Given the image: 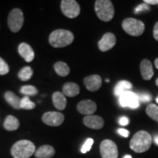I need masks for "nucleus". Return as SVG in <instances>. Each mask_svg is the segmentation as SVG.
<instances>
[{
  "instance_id": "1",
  "label": "nucleus",
  "mask_w": 158,
  "mask_h": 158,
  "mask_svg": "<svg viewBox=\"0 0 158 158\" xmlns=\"http://www.w3.org/2000/svg\"><path fill=\"white\" fill-rule=\"evenodd\" d=\"M152 138L150 134L147 131L141 130L136 133L132 138L130 143V147L135 152H145L151 147Z\"/></svg>"
},
{
  "instance_id": "2",
  "label": "nucleus",
  "mask_w": 158,
  "mask_h": 158,
  "mask_svg": "<svg viewBox=\"0 0 158 158\" xmlns=\"http://www.w3.org/2000/svg\"><path fill=\"white\" fill-rule=\"evenodd\" d=\"M74 35L70 31L66 29H56L51 33L48 41L54 48H63L73 42Z\"/></svg>"
},
{
  "instance_id": "3",
  "label": "nucleus",
  "mask_w": 158,
  "mask_h": 158,
  "mask_svg": "<svg viewBox=\"0 0 158 158\" xmlns=\"http://www.w3.org/2000/svg\"><path fill=\"white\" fill-rule=\"evenodd\" d=\"M10 152L14 158H29L35 153V146L28 140H21L12 147Z\"/></svg>"
},
{
  "instance_id": "4",
  "label": "nucleus",
  "mask_w": 158,
  "mask_h": 158,
  "mask_svg": "<svg viewBox=\"0 0 158 158\" xmlns=\"http://www.w3.org/2000/svg\"><path fill=\"white\" fill-rule=\"evenodd\" d=\"M94 10L99 19L106 22L111 21L115 13L113 4L109 0H97Z\"/></svg>"
},
{
  "instance_id": "5",
  "label": "nucleus",
  "mask_w": 158,
  "mask_h": 158,
  "mask_svg": "<svg viewBox=\"0 0 158 158\" xmlns=\"http://www.w3.org/2000/svg\"><path fill=\"white\" fill-rule=\"evenodd\" d=\"M122 29L126 33L131 36H140L145 30V25L139 20L128 18L124 19L122 22Z\"/></svg>"
},
{
  "instance_id": "6",
  "label": "nucleus",
  "mask_w": 158,
  "mask_h": 158,
  "mask_svg": "<svg viewBox=\"0 0 158 158\" xmlns=\"http://www.w3.org/2000/svg\"><path fill=\"white\" fill-rule=\"evenodd\" d=\"M23 12L19 8L12 10L7 19V24L13 32H18L22 27L23 23Z\"/></svg>"
},
{
  "instance_id": "7",
  "label": "nucleus",
  "mask_w": 158,
  "mask_h": 158,
  "mask_svg": "<svg viewBox=\"0 0 158 158\" xmlns=\"http://www.w3.org/2000/svg\"><path fill=\"white\" fill-rule=\"evenodd\" d=\"M61 10L63 14L70 19L78 17L81 12L80 6L75 0H62L61 2Z\"/></svg>"
},
{
  "instance_id": "8",
  "label": "nucleus",
  "mask_w": 158,
  "mask_h": 158,
  "mask_svg": "<svg viewBox=\"0 0 158 158\" xmlns=\"http://www.w3.org/2000/svg\"><path fill=\"white\" fill-rule=\"evenodd\" d=\"M100 154L102 158H117L118 149L113 141L106 139L102 141L100 146Z\"/></svg>"
},
{
  "instance_id": "9",
  "label": "nucleus",
  "mask_w": 158,
  "mask_h": 158,
  "mask_svg": "<svg viewBox=\"0 0 158 158\" xmlns=\"http://www.w3.org/2000/svg\"><path fill=\"white\" fill-rule=\"evenodd\" d=\"M42 120L47 125L51 126V127H57L63 123L64 120V116L59 112L49 111L43 114Z\"/></svg>"
},
{
  "instance_id": "10",
  "label": "nucleus",
  "mask_w": 158,
  "mask_h": 158,
  "mask_svg": "<svg viewBox=\"0 0 158 158\" xmlns=\"http://www.w3.org/2000/svg\"><path fill=\"white\" fill-rule=\"evenodd\" d=\"M119 103L122 107L137 108L139 107V100L137 94L132 92H126L119 96Z\"/></svg>"
},
{
  "instance_id": "11",
  "label": "nucleus",
  "mask_w": 158,
  "mask_h": 158,
  "mask_svg": "<svg viewBox=\"0 0 158 158\" xmlns=\"http://www.w3.org/2000/svg\"><path fill=\"white\" fill-rule=\"evenodd\" d=\"M116 38L115 35L111 32L106 33L98 43V48L102 52L111 49L116 45Z\"/></svg>"
},
{
  "instance_id": "12",
  "label": "nucleus",
  "mask_w": 158,
  "mask_h": 158,
  "mask_svg": "<svg viewBox=\"0 0 158 158\" xmlns=\"http://www.w3.org/2000/svg\"><path fill=\"white\" fill-rule=\"evenodd\" d=\"M84 124L85 126L91 129L100 130L103 127L104 120L103 118L99 116L96 115H89L86 116L84 118Z\"/></svg>"
},
{
  "instance_id": "13",
  "label": "nucleus",
  "mask_w": 158,
  "mask_h": 158,
  "mask_svg": "<svg viewBox=\"0 0 158 158\" xmlns=\"http://www.w3.org/2000/svg\"><path fill=\"white\" fill-rule=\"evenodd\" d=\"M84 83L86 88L90 92H96L102 86L101 77L98 75H92L86 77L84 80Z\"/></svg>"
},
{
  "instance_id": "14",
  "label": "nucleus",
  "mask_w": 158,
  "mask_h": 158,
  "mask_svg": "<svg viewBox=\"0 0 158 158\" xmlns=\"http://www.w3.org/2000/svg\"><path fill=\"white\" fill-rule=\"evenodd\" d=\"M79 113L89 116L93 114L97 110V105L94 102L90 100H85L79 102L77 106Z\"/></svg>"
},
{
  "instance_id": "15",
  "label": "nucleus",
  "mask_w": 158,
  "mask_h": 158,
  "mask_svg": "<svg viewBox=\"0 0 158 158\" xmlns=\"http://www.w3.org/2000/svg\"><path fill=\"white\" fill-rule=\"evenodd\" d=\"M19 53L22 58L27 62H32L35 59V52L31 47L26 43H22L19 46Z\"/></svg>"
},
{
  "instance_id": "16",
  "label": "nucleus",
  "mask_w": 158,
  "mask_h": 158,
  "mask_svg": "<svg viewBox=\"0 0 158 158\" xmlns=\"http://www.w3.org/2000/svg\"><path fill=\"white\" fill-rule=\"evenodd\" d=\"M140 70H141V76L144 80L149 81L154 76V70L152 62L148 59L142 60L140 64Z\"/></svg>"
},
{
  "instance_id": "17",
  "label": "nucleus",
  "mask_w": 158,
  "mask_h": 158,
  "mask_svg": "<svg viewBox=\"0 0 158 158\" xmlns=\"http://www.w3.org/2000/svg\"><path fill=\"white\" fill-rule=\"evenodd\" d=\"M55 155V149L50 145H43L35 151V155L37 158H51Z\"/></svg>"
},
{
  "instance_id": "18",
  "label": "nucleus",
  "mask_w": 158,
  "mask_h": 158,
  "mask_svg": "<svg viewBox=\"0 0 158 158\" xmlns=\"http://www.w3.org/2000/svg\"><path fill=\"white\" fill-rule=\"evenodd\" d=\"M52 100L54 106L56 109L62 110L66 108L67 100L62 92H55L52 95Z\"/></svg>"
},
{
  "instance_id": "19",
  "label": "nucleus",
  "mask_w": 158,
  "mask_h": 158,
  "mask_svg": "<svg viewBox=\"0 0 158 158\" xmlns=\"http://www.w3.org/2000/svg\"><path fill=\"white\" fill-rule=\"evenodd\" d=\"M62 91L63 94L64 95L73 98V97H76L79 94V92H80V87H79V86L77 84H75V83L73 82H69L66 83L63 86Z\"/></svg>"
},
{
  "instance_id": "20",
  "label": "nucleus",
  "mask_w": 158,
  "mask_h": 158,
  "mask_svg": "<svg viewBox=\"0 0 158 158\" xmlns=\"http://www.w3.org/2000/svg\"><path fill=\"white\" fill-rule=\"evenodd\" d=\"M133 88V85L127 81H120L116 84L114 88V94L116 96L119 97L126 92H130V90Z\"/></svg>"
},
{
  "instance_id": "21",
  "label": "nucleus",
  "mask_w": 158,
  "mask_h": 158,
  "mask_svg": "<svg viewBox=\"0 0 158 158\" xmlns=\"http://www.w3.org/2000/svg\"><path fill=\"white\" fill-rule=\"evenodd\" d=\"M20 126L19 121L17 118L14 116L9 115L6 117L5 122H4V127L5 130L8 131H14L19 129Z\"/></svg>"
},
{
  "instance_id": "22",
  "label": "nucleus",
  "mask_w": 158,
  "mask_h": 158,
  "mask_svg": "<svg viewBox=\"0 0 158 158\" xmlns=\"http://www.w3.org/2000/svg\"><path fill=\"white\" fill-rule=\"evenodd\" d=\"M5 98L7 102L13 108L15 109H20V103H21V99L18 97L13 92L8 91L5 94Z\"/></svg>"
},
{
  "instance_id": "23",
  "label": "nucleus",
  "mask_w": 158,
  "mask_h": 158,
  "mask_svg": "<svg viewBox=\"0 0 158 158\" xmlns=\"http://www.w3.org/2000/svg\"><path fill=\"white\" fill-rule=\"evenodd\" d=\"M54 70L59 76L64 77L70 73V68L64 62H57L54 64Z\"/></svg>"
},
{
  "instance_id": "24",
  "label": "nucleus",
  "mask_w": 158,
  "mask_h": 158,
  "mask_svg": "<svg viewBox=\"0 0 158 158\" xmlns=\"http://www.w3.org/2000/svg\"><path fill=\"white\" fill-rule=\"evenodd\" d=\"M33 75V70L30 67L27 66L24 67L21 69V70L19 72V74H18V77L20 80L23 81H29V79L31 78Z\"/></svg>"
},
{
  "instance_id": "25",
  "label": "nucleus",
  "mask_w": 158,
  "mask_h": 158,
  "mask_svg": "<svg viewBox=\"0 0 158 158\" xmlns=\"http://www.w3.org/2000/svg\"><path fill=\"white\" fill-rule=\"evenodd\" d=\"M146 113L150 118L156 122H158V106L157 105L154 103L148 105L146 108Z\"/></svg>"
},
{
  "instance_id": "26",
  "label": "nucleus",
  "mask_w": 158,
  "mask_h": 158,
  "mask_svg": "<svg viewBox=\"0 0 158 158\" xmlns=\"http://www.w3.org/2000/svg\"><path fill=\"white\" fill-rule=\"evenodd\" d=\"M21 93L23 94V95L29 97V96H35V94H37L38 91H37V88L34 86L31 85H27V86H23L21 88L20 90Z\"/></svg>"
},
{
  "instance_id": "27",
  "label": "nucleus",
  "mask_w": 158,
  "mask_h": 158,
  "mask_svg": "<svg viewBox=\"0 0 158 158\" xmlns=\"http://www.w3.org/2000/svg\"><path fill=\"white\" fill-rule=\"evenodd\" d=\"M35 107V103L31 101L29 97H23L21 99V103H20V108L26 110H31Z\"/></svg>"
},
{
  "instance_id": "28",
  "label": "nucleus",
  "mask_w": 158,
  "mask_h": 158,
  "mask_svg": "<svg viewBox=\"0 0 158 158\" xmlns=\"http://www.w3.org/2000/svg\"><path fill=\"white\" fill-rule=\"evenodd\" d=\"M94 143V140L92 138H87L86 141H85V143H84V145L82 146L81 149V152L82 153H86L87 152H89L91 148H92V145Z\"/></svg>"
},
{
  "instance_id": "29",
  "label": "nucleus",
  "mask_w": 158,
  "mask_h": 158,
  "mask_svg": "<svg viewBox=\"0 0 158 158\" xmlns=\"http://www.w3.org/2000/svg\"><path fill=\"white\" fill-rule=\"evenodd\" d=\"M9 73V66L2 58L0 57V75H6Z\"/></svg>"
},
{
  "instance_id": "30",
  "label": "nucleus",
  "mask_w": 158,
  "mask_h": 158,
  "mask_svg": "<svg viewBox=\"0 0 158 158\" xmlns=\"http://www.w3.org/2000/svg\"><path fill=\"white\" fill-rule=\"evenodd\" d=\"M138 100L141 102H148L152 100V97L147 92H141V93L137 94Z\"/></svg>"
},
{
  "instance_id": "31",
  "label": "nucleus",
  "mask_w": 158,
  "mask_h": 158,
  "mask_svg": "<svg viewBox=\"0 0 158 158\" xmlns=\"http://www.w3.org/2000/svg\"><path fill=\"white\" fill-rule=\"evenodd\" d=\"M149 9H150V7H149V5H147V4H146V3H143V4H141V5H138L137 7H135L134 12H135V13H136V14H138V13H142V12H143V11L149 10Z\"/></svg>"
},
{
  "instance_id": "32",
  "label": "nucleus",
  "mask_w": 158,
  "mask_h": 158,
  "mask_svg": "<svg viewBox=\"0 0 158 158\" xmlns=\"http://www.w3.org/2000/svg\"><path fill=\"white\" fill-rule=\"evenodd\" d=\"M117 133L124 138H127L130 135V132L127 130L123 129V128H119V129H118Z\"/></svg>"
},
{
  "instance_id": "33",
  "label": "nucleus",
  "mask_w": 158,
  "mask_h": 158,
  "mask_svg": "<svg viewBox=\"0 0 158 158\" xmlns=\"http://www.w3.org/2000/svg\"><path fill=\"white\" fill-rule=\"evenodd\" d=\"M129 119L127 117H125V116H122L119 118V120H118V123H119L122 126H125V125H127L128 124H129Z\"/></svg>"
},
{
  "instance_id": "34",
  "label": "nucleus",
  "mask_w": 158,
  "mask_h": 158,
  "mask_svg": "<svg viewBox=\"0 0 158 158\" xmlns=\"http://www.w3.org/2000/svg\"><path fill=\"white\" fill-rule=\"evenodd\" d=\"M153 35L156 40L158 41V22L155 23L153 29Z\"/></svg>"
},
{
  "instance_id": "35",
  "label": "nucleus",
  "mask_w": 158,
  "mask_h": 158,
  "mask_svg": "<svg viewBox=\"0 0 158 158\" xmlns=\"http://www.w3.org/2000/svg\"><path fill=\"white\" fill-rule=\"evenodd\" d=\"M144 3L147 4V5H158V0H144Z\"/></svg>"
},
{
  "instance_id": "36",
  "label": "nucleus",
  "mask_w": 158,
  "mask_h": 158,
  "mask_svg": "<svg viewBox=\"0 0 158 158\" xmlns=\"http://www.w3.org/2000/svg\"><path fill=\"white\" fill-rule=\"evenodd\" d=\"M155 68L158 70V58H157L155 59Z\"/></svg>"
},
{
  "instance_id": "37",
  "label": "nucleus",
  "mask_w": 158,
  "mask_h": 158,
  "mask_svg": "<svg viewBox=\"0 0 158 158\" xmlns=\"http://www.w3.org/2000/svg\"><path fill=\"white\" fill-rule=\"evenodd\" d=\"M123 158H132V156L131 155H125Z\"/></svg>"
},
{
  "instance_id": "38",
  "label": "nucleus",
  "mask_w": 158,
  "mask_h": 158,
  "mask_svg": "<svg viewBox=\"0 0 158 158\" xmlns=\"http://www.w3.org/2000/svg\"><path fill=\"white\" fill-rule=\"evenodd\" d=\"M155 141L156 144H157V145H158V137H156V138H155Z\"/></svg>"
},
{
  "instance_id": "39",
  "label": "nucleus",
  "mask_w": 158,
  "mask_h": 158,
  "mask_svg": "<svg viewBox=\"0 0 158 158\" xmlns=\"http://www.w3.org/2000/svg\"><path fill=\"white\" fill-rule=\"evenodd\" d=\"M156 85L158 86V78L156 79Z\"/></svg>"
},
{
  "instance_id": "40",
  "label": "nucleus",
  "mask_w": 158,
  "mask_h": 158,
  "mask_svg": "<svg viewBox=\"0 0 158 158\" xmlns=\"http://www.w3.org/2000/svg\"><path fill=\"white\" fill-rule=\"evenodd\" d=\"M156 101H157V102H158V98H157V99H156Z\"/></svg>"
}]
</instances>
